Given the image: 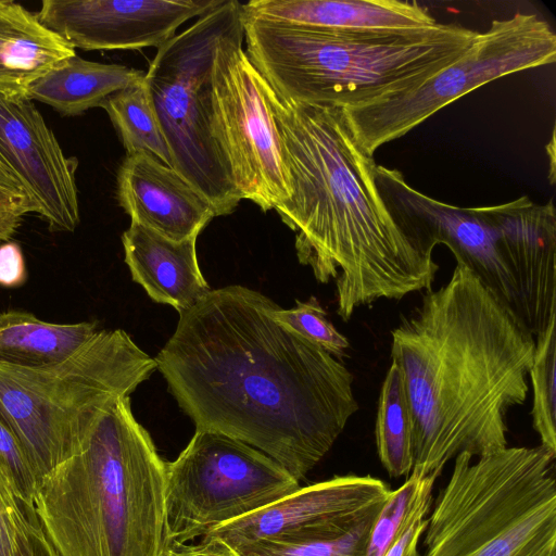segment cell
Returning a JSON list of instances; mask_svg holds the SVG:
<instances>
[{
	"label": "cell",
	"instance_id": "6da1fadb",
	"mask_svg": "<svg viewBox=\"0 0 556 556\" xmlns=\"http://www.w3.org/2000/svg\"><path fill=\"white\" fill-rule=\"evenodd\" d=\"M276 305L240 285L210 290L155 361L195 431L247 443L300 482L358 404L345 365L276 321Z\"/></svg>",
	"mask_w": 556,
	"mask_h": 556
},
{
	"label": "cell",
	"instance_id": "7a4b0ae2",
	"mask_svg": "<svg viewBox=\"0 0 556 556\" xmlns=\"http://www.w3.org/2000/svg\"><path fill=\"white\" fill-rule=\"evenodd\" d=\"M391 334L413 412L409 475L435 480L463 452L480 457L507 447L506 414L527 399L535 348L507 305L457 264Z\"/></svg>",
	"mask_w": 556,
	"mask_h": 556
},
{
	"label": "cell",
	"instance_id": "3957f363",
	"mask_svg": "<svg viewBox=\"0 0 556 556\" xmlns=\"http://www.w3.org/2000/svg\"><path fill=\"white\" fill-rule=\"evenodd\" d=\"M265 92L292 190L275 211L296 233L299 262L319 282L334 280L338 315L346 321L380 299L431 290L439 266L387 210L377 164L356 144L342 109L285 99L266 80Z\"/></svg>",
	"mask_w": 556,
	"mask_h": 556
},
{
	"label": "cell",
	"instance_id": "277c9868",
	"mask_svg": "<svg viewBox=\"0 0 556 556\" xmlns=\"http://www.w3.org/2000/svg\"><path fill=\"white\" fill-rule=\"evenodd\" d=\"M165 473L129 396H118L78 452L40 482L33 508L60 556H161Z\"/></svg>",
	"mask_w": 556,
	"mask_h": 556
},
{
	"label": "cell",
	"instance_id": "5b68a950",
	"mask_svg": "<svg viewBox=\"0 0 556 556\" xmlns=\"http://www.w3.org/2000/svg\"><path fill=\"white\" fill-rule=\"evenodd\" d=\"M247 55L285 99L348 108L420 85L478 31L441 24L409 33L320 30L245 16Z\"/></svg>",
	"mask_w": 556,
	"mask_h": 556
},
{
	"label": "cell",
	"instance_id": "8992f818",
	"mask_svg": "<svg viewBox=\"0 0 556 556\" xmlns=\"http://www.w3.org/2000/svg\"><path fill=\"white\" fill-rule=\"evenodd\" d=\"M455 457L427 519L424 556H556V452Z\"/></svg>",
	"mask_w": 556,
	"mask_h": 556
},
{
	"label": "cell",
	"instance_id": "52a82bcc",
	"mask_svg": "<svg viewBox=\"0 0 556 556\" xmlns=\"http://www.w3.org/2000/svg\"><path fill=\"white\" fill-rule=\"evenodd\" d=\"M157 369L122 329L98 331L62 362L37 368L0 363V418L40 482L81 447L99 417Z\"/></svg>",
	"mask_w": 556,
	"mask_h": 556
},
{
	"label": "cell",
	"instance_id": "ba28073f",
	"mask_svg": "<svg viewBox=\"0 0 556 556\" xmlns=\"http://www.w3.org/2000/svg\"><path fill=\"white\" fill-rule=\"evenodd\" d=\"M242 17V3L224 0L159 47L144 75L173 168L216 216L232 213L242 200L214 136L211 98L215 49Z\"/></svg>",
	"mask_w": 556,
	"mask_h": 556
},
{
	"label": "cell",
	"instance_id": "9c48e42d",
	"mask_svg": "<svg viewBox=\"0 0 556 556\" xmlns=\"http://www.w3.org/2000/svg\"><path fill=\"white\" fill-rule=\"evenodd\" d=\"M556 61V34L535 13L517 12L478 31L452 63L413 88L342 109L359 149L372 157L430 116L483 85Z\"/></svg>",
	"mask_w": 556,
	"mask_h": 556
},
{
	"label": "cell",
	"instance_id": "30bf717a",
	"mask_svg": "<svg viewBox=\"0 0 556 556\" xmlns=\"http://www.w3.org/2000/svg\"><path fill=\"white\" fill-rule=\"evenodd\" d=\"M299 489L296 479L255 447L225 434L195 431L179 456L166 463V548L203 538Z\"/></svg>",
	"mask_w": 556,
	"mask_h": 556
},
{
	"label": "cell",
	"instance_id": "8fae6325",
	"mask_svg": "<svg viewBox=\"0 0 556 556\" xmlns=\"http://www.w3.org/2000/svg\"><path fill=\"white\" fill-rule=\"evenodd\" d=\"M243 39L242 17L214 52V136L241 199L267 212L289 200L292 190L265 79L243 50Z\"/></svg>",
	"mask_w": 556,
	"mask_h": 556
},
{
	"label": "cell",
	"instance_id": "7c38bea8",
	"mask_svg": "<svg viewBox=\"0 0 556 556\" xmlns=\"http://www.w3.org/2000/svg\"><path fill=\"white\" fill-rule=\"evenodd\" d=\"M391 491L371 476H338L300 486L267 507L214 528L203 538L230 548L255 541L338 538L379 511Z\"/></svg>",
	"mask_w": 556,
	"mask_h": 556
},
{
	"label": "cell",
	"instance_id": "4fadbf2b",
	"mask_svg": "<svg viewBox=\"0 0 556 556\" xmlns=\"http://www.w3.org/2000/svg\"><path fill=\"white\" fill-rule=\"evenodd\" d=\"M375 181L387 210L413 242L429 253L445 244L457 264L513 308L511 281L497 252L495 230L481 207L440 202L409 186L400 170L381 165H376Z\"/></svg>",
	"mask_w": 556,
	"mask_h": 556
},
{
	"label": "cell",
	"instance_id": "5bb4252c",
	"mask_svg": "<svg viewBox=\"0 0 556 556\" xmlns=\"http://www.w3.org/2000/svg\"><path fill=\"white\" fill-rule=\"evenodd\" d=\"M224 0H45L38 20L83 50L161 47Z\"/></svg>",
	"mask_w": 556,
	"mask_h": 556
},
{
	"label": "cell",
	"instance_id": "9a60e30c",
	"mask_svg": "<svg viewBox=\"0 0 556 556\" xmlns=\"http://www.w3.org/2000/svg\"><path fill=\"white\" fill-rule=\"evenodd\" d=\"M0 162L51 230H75L79 224L77 160L66 157L40 112L26 98L0 94Z\"/></svg>",
	"mask_w": 556,
	"mask_h": 556
},
{
	"label": "cell",
	"instance_id": "2e32d148",
	"mask_svg": "<svg viewBox=\"0 0 556 556\" xmlns=\"http://www.w3.org/2000/svg\"><path fill=\"white\" fill-rule=\"evenodd\" d=\"M481 210L495 230L497 252L511 281V311L536 337L556 319L554 203L521 197Z\"/></svg>",
	"mask_w": 556,
	"mask_h": 556
},
{
	"label": "cell",
	"instance_id": "e0dca14e",
	"mask_svg": "<svg viewBox=\"0 0 556 556\" xmlns=\"http://www.w3.org/2000/svg\"><path fill=\"white\" fill-rule=\"evenodd\" d=\"M117 199L131 223L174 241L199 236L216 217L210 201L178 172L146 153L122 162Z\"/></svg>",
	"mask_w": 556,
	"mask_h": 556
},
{
	"label": "cell",
	"instance_id": "ac0fdd59",
	"mask_svg": "<svg viewBox=\"0 0 556 556\" xmlns=\"http://www.w3.org/2000/svg\"><path fill=\"white\" fill-rule=\"evenodd\" d=\"M245 16L333 31L409 33L438 25L427 8L399 0H252Z\"/></svg>",
	"mask_w": 556,
	"mask_h": 556
},
{
	"label": "cell",
	"instance_id": "d6986e66",
	"mask_svg": "<svg viewBox=\"0 0 556 556\" xmlns=\"http://www.w3.org/2000/svg\"><path fill=\"white\" fill-rule=\"evenodd\" d=\"M197 238L181 241L163 237L137 223L122 235L131 278L157 303L178 313L189 309L210 292L197 257Z\"/></svg>",
	"mask_w": 556,
	"mask_h": 556
},
{
	"label": "cell",
	"instance_id": "ffe728a7",
	"mask_svg": "<svg viewBox=\"0 0 556 556\" xmlns=\"http://www.w3.org/2000/svg\"><path fill=\"white\" fill-rule=\"evenodd\" d=\"M74 54L75 48L36 14L16 2L0 0V94L26 98L38 78Z\"/></svg>",
	"mask_w": 556,
	"mask_h": 556
},
{
	"label": "cell",
	"instance_id": "44dd1931",
	"mask_svg": "<svg viewBox=\"0 0 556 556\" xmlns=\"http://www.w3.org/2000/svg\"><path fill=\"white\" fill-rule=\"evenodd\" d=\"M144 74L125 65L88 61L74 54L38 78L26 98L42 102L64 116H75L101 106L111 94L137 83Z\"/></svg>",
	"mask_w": 556,
	"mask_h": 556
},
{
	"label": "cell",
	"instance_id": "7402d4cb",
	"mask_svg": "<svg viewBox=\"0 0 556 556\" xmlns=\"http://www.w3.org/2000/svg\"><path fill=\"white\" fill-rule=\"evenodd\" d=\"M97 332L96 323L54 324L28 312H0V363L24 368L56 364Z\"/></svg>",
	"mask_w": 556,
	"mask_h": 556
},
{
	"label": "cell",
	"instance_id": "603a6c76",
	"mask_svg": "<svg viewBox=\"0 0 556 556\" xmlns=\"http://www.w3.org/2000/svg\"><path fill=\"white\" fill-rule=\"evenodd\" d=\"M375 435L379 459L389 476H408L414 464L413 412L403 374L393 362L380 390Z\"/></svg>",
	"mask_w": 556,
	"mask_h": 556
},
{
	"label": "cell",
	"instance_id": "cb8c5ba5",
	"mask_svg": "<svg viewBox=\"0 0 556 556\" xmlns=\"http://www.w3.org/2000/svg\"><path fill=\"white\" fill-rule=\"evenodd\" d=\"M101 108L106 111L127 154L146 153L173 167L144 77L111 94Z\"/></svg>",
	"mask_w": 556,
	"mask_h": 556
},
{
	"label": "cell",
	"instance_id": "d4e9b609",
	"mask_svg": "<svg viewBox=\"0 0 556 556\" xmlns=\"http://www.w3.org/2000/svg\"><path fill=\"white\" fill-rule=\"evenodd\" d=\"M529 375L533 390V428L541 445L556 452V319L536 336Z\"/></svg>",
	"mask_w": 556,
	"mask_h": 556
},
{
	"label": "cell",
	"instance_id": "484cf974",
	"mask_svg": "<svg viewBox=\"0 0 556 556\" xmlns=\"http://www.w3.org/2000/svg\"><path fill=\"white\" fill-rule=\"evenodd\" d=\"M379 511L371 514L353 530L338 538L255 541L232 549L237 556H367L369 535Z\"/></svg>",
	"mask_w": 556,
	"mask_h": 556
},
{
	"label": "cell",
	"instance_id": "4316f807",
	"mask_svg": "<svg viewBox=\"0 0 556 556\" xmlns=\"http://www.w3.org/2000/svg\"><path fill=\"white\" fill-rule=\"evenodd\" d=\"M273 318L307 341L323 348L334 357L345 355L349 340L328 320L326 311L315 296L307 301L296 300L293 308L283 309L276 305Z\"/></svg>",
	"mask_w": 556,
	"mask_h": 556
},
{
	"label": "cell",
	"instance_id": "83f0119b",
	"mask_svg": "<svg viewBox=\"0 0 556 556\" xmlns=\"http://www.w3.org/2000/svg\"><path fill=\"white\" fill-rule=\"evenodd\" d=\"M420 481L421 479L409 475L399 489L391 491L374 522L367 556L384 555L414 501Z\"/></svg>",
	"mask_w": 556,
	"mask_h": 556
},
{
	"label": "cell",
	"instance_id": "f1b7e54d",
	"mask_svg": "<svg viewBox=\"0 0 556 556\" xmlns=\"http://www.w3.org/2000/svg\"><path fill=\"white\" fill-rule=\"evenodd\" d=\"M0 465L10 477L22 503L33 508L39 480L18 439L1 418Z\"/></svg>",
	"mask_w": 556,
	"mask_h": 556
},
{
	"label": "cell",
	"instance_id": "f546056e",
	"mask_svg": "<svg viewBox=\"0 0 556 556\" xmlns=\"http://www.w3.org/2000/svg\"><path fill=\"white\" fill-rule=\"evenodd\" d=\"M434 479H421L414 501L408 508L399 531L383 556H403L409 544L420 538L427 527L426 515L432 500Z\"/></svg>",
	"mask_w": 556,
	"mask_h": 556
},
{
	"label": "cell",
	"instance_id": "4dcf8cb0",
	"mask_svg": "<svg viewBox=\"0 0 556 556\" xmlns=\"http://www.w3.org/2000/svg\"><path fill=\"white\" fill-rule=\"evenodd\" d=\"M26 507L0 465V556H15L16 535Z\"/></svg>",
	"mask_w": 556,
	"mask_h": 556
},
{
	"label": "cell",
	"instance_id": "1f68e13d",
	"mask_svg": "<svg viewBox=\"0 0 556 556\" xmlns=\"http://www.w3.org/2000/svg\"><path fill=\"white\" fill-rule=\"evenodd\" d=\"M15 556H60L43 532L31 507H26V516L20 525Z\"/></svg>",
	"mask_w": 556,
	"mask_h": 556
},
{
	"label": "cell",
	"instance_id": "d6a6232c",
	"mask_svg": "<svg viewBox=\"0 0 556 556\" xmlns=\"http://www.w3.org/2000/svg\"><path fill=\"white\" fill-rule=\"evenodd\" d=\"M28 213H34L28 197L0 185V241L12 237Z\"/></svg>",
	"mask_w": 556,
	"mask_h": 556
},
{
	"label": "cell",
	"instance_id": "836d02e7",
	"mask_svg": "<svg viewBox=\"0 0 556 556\" xmlns=\"http://www.w3.org/2000/svg\"><path fill=\"white\" fill-rule=\"evenodd\" d=\"M26 279V268L21 248L15 242L0 245V285L17 287Z\"/></svg>",
	"mask_w": 556,
	"mask_h": 556
},
{
	"label": "cell",
	"instance_id": "e575fe53",
	"mask_svg": "<svg viewBox=\"0 0 556 556\" xmlns=\"http://www.w3.org/2000/svg\"><path fill=\"white\" fill-rule=\"evenodd\" d=\"M161 556H237V554L217 540L201 538L195 544L168 547Z\"/></svg>",
	"mask_w": 556,
	"mask_h": 556
},
{
	"label": "cell",
	"instance_id": "d590c367",
	"mask_svg": "<svg viewBox=\"0 0 556 556\" xmlns=\"http://www.w3.org/2000/svg\"><path fill=\"white\" fill-rule=\"evenodd\" d=\"M0 185L14 190L16 192L24 193V190L22 189L20 182L14 177V175L11 173V170L0 162Z\"/></svg>",
	"mask_w": 556,
	"mask_h": 556
},
{
	"label": "cell",
	"instance_id": "8d00e7d4",
	"mask_svg": "<svg viewBox=\"0 0 556 556\" xmlns=\"http://www.w3.org/2000/svg\"><path fill=\"white\" fill-rule=\"evenodd\" d=\"M418 541H419V538H418V539H415V540L409 544V546L407 547V549L405 551V553L403 554V556H418V551H417Z\"/></svg>",
	"mask_w": 556,
	"mask_h": 556
}]
</instances>
